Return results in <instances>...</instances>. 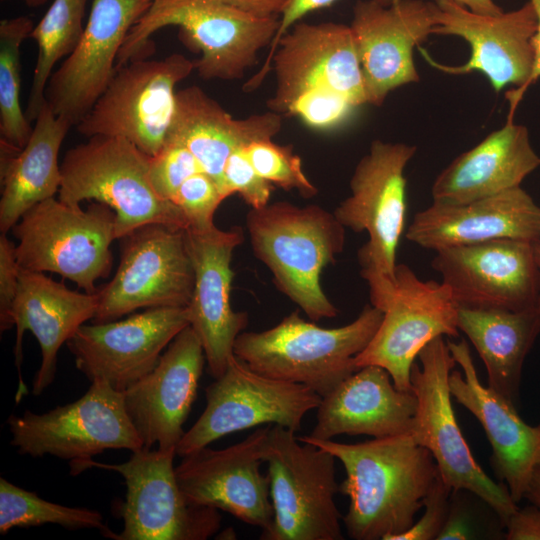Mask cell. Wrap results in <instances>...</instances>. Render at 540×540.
Returning a JSON list of instances; mask_svg holds the SVG:
<instances>
[{
  "instance_id": "obj_36",
  "label": "cell",
  "mask_w": 540,
  "mask_h": 540,
  "mask_svg": "<svg viewBox=\"0 0 540 540\" xmlns=\"http://www.w3.org/2000/svg\"><path fill=\"white\" fill-rule=\"evenodd\" d=\"M244 153L256 172L285 190H296L304 198L318 193L306 177L301 158L291 145L282 146L272 140L252 142L244 147Z\"/></svg>"
},
{
  "instance_id": "obj_43",
  "label": "cell",
  "mask_w": 540,
  "mask_h": 540,
  "mask_svg": "<svg viewBox=\"0 0 540 540\" xmlns=\"http://www.w3.org/2000/svg\"><path fill=\"white\" fill-rule=\"evenodd\" d=\"M337 0H290L279 18V28L271 43L270 50L262 68L248 80L244 90L256 89L264 80L271 68L272 58L280 38L305 15L332 5ZM383 5H391L399 0H375Z\"/></svg>"
},
{
  "instance_id": "obj_48",
  "label": "cell",
  "mask_w": 540,
  "mask_h": 540,
  "mask_svg": "<svg viewBox=\"0 0 540 540\" xmlns=\"http://www.w3.org/2000/svg\"><path fill=\"white\" fill-rule=\"evenodd\" d=\"M537 14V30L533 37V46H534V66L532 74L529 80V85L540 78V0H529Z\"/></svg>"
},
{
  "instance_id": "obj_1",
  "label": "cell",
  "mask_w": 540,
  "mask_h": 540,
  "mask_svg": "<svg viewBox=\"0 0 540 540\" xmlns=\"http://www.w3.org/2000/svg\"><path fill=\"white\" fill-rule=\"evenodd\" d=\"M332 454L344 466L339 492L349 498L343 517L354 540H392L408 530L439 475L431 453L410 431L360 443L298 437Z\"/></svg>"
},
{
  "instance_id": "obj_37",
  "label": "cell",
  "mask_w": 540,
  "mask_h": 540,
  "mask_svg": "<svg viewBox=\"0 0 540 540\" xmlns=\"http://www.w3.org/2000/svg\"><path fill=\"white\" fill-rule=\"evenodd\" d=\"M201 171L195 156L183 144L171 139L150 157L151 183L159 196L171 202L180 186Z\"/></svg>"
},
{
  "instance_id": "obj_35",
  "label": "cell",
  "mask_w": 540,
  "mask_h": 540,
  "mask_svg": "<svg viewBox=\"0 0 540 540\" xmlns=\"http://www.w3.org/2000/svg\"><path fill=\"white\" fill-rule=\"evenodd\" d=\"M43 524H58L71 530L97 529L108 538L113 533L96 510L49 502L0 478V533Z\"/></svg>"
},
{
  "instance_id": "obj_19",
  "label": "cell",
  "mask_w": 540,
  "mask_h": 540,
  "mask_svg": "<svg viewBox=\"0 0 540 540\" xmlns=\"http://www.w3.org/2000/svg\"><path fill=\"white\" fill-rule=\"evenodd\" d=\"M188 325L186 307L149 308L124 319L84 324L66 344L90 381L103 380L124 392L154 369Z\"/></svg>"
},
{
  "instance_id": "obj_26",
  "label": "cell",
  "mask_w": 540,
  "mask_h": 540,
  "mask_svg": "<svg viewBox=\"0 0 540 540\" xmlns=\"http://www.w3.org/2000/svg\"><path fill=\"white\" fill-rule=\"evenodd\" d=\"M408 241L425 249L497 239L540 240V206L521 186L460 204L432 202L407 228Z\"/></svg>"
},
{
  "instance_id": "obj_24",
  "label": "cell",
  "mask_w": 540,
  "mask_h": 540,
  "mask_svg": "<svg viewBox=\"0 0 540 540\" xmlns=\"http://www.w3.org/2000/svg\"><path fill=\"white\" fill-rule=\"evenodd\" d=\"M206 361L202 343L188 325L171 341L157 365L123 392L127 414L144 448L175 449L197 396Z\"/></svg>"
},
{
  "instance_id": "obj_8",
  "label": "cell",
  "mask_w": 540,
  "mask_h": 540,
  "mask_svg": "<svg viewBox=\"0 0 540 540\" xmlns=\"http://www.w3.org/2000/svg\"><path fill=\"white\" fill-rule=\"evenodd\" d=\"M411 369L417 410L410 433L432 455L440 477L454 491L482 500L504 527L518 509L505 484L493 481L474 459L456 421L449 376L457 365L444 336L429 342Z\"/></svg>"
},
{
  "instance_id": "obj_42",
  "label": "cell",
  "mask_w": 540,
  "mask_h": 540,
  "mask_svg": "<svg viewBox=\"0 0 540 540\" xmlns=\"http://www.w3.org/2000/svg\"><path fill=\"white\" fill-rule=\"evenodd\" d=\"M20 267L16 258V245L2 233L0 236V329H10L12 307L19 287Z\"/></svg>"
},
{
  "instance_id": "obj_4",
  "label": "cell",
  "mask_w": 540,
  "mask_h": 540,
  "mask_svg": "<svg viewBox=\"0 0 540 540\" xmlns=\"http://www.w3.org/2000/svg\"><path fill=\"white\" fill-rule=\"evenodd\" d=\"M382 318L383 311L367 304L351 323L324 328L294 311L272 328L240 333L233 354L264 376L305 385L324 397L357 370L354 358Z\"/></svg>"
},
{
  "instance_id": "obj_2",
  "label": "cell",
  "mask_w": 540,
  "mask_h": 540,
  "mask_svg": "<svg viewBox=\"0 0 540 540\" xmlns=\"http://www.w3.org/2000/svg\"><path fill=\"white\" fill-rule=\"evenodd\" d=\"M246 228L254 255L273 275L276 288L316 322L337 316L320 283L345 246V227L319 205L287 201L249 210Z\"/></svg>"
},
{
  "instance_id": "obj_49",
  "label": "cell",
  "mask_w": 540,
  "mask_h": 540,
  "mask_svg": "<svg viewBox=\"0 0 540 540\" xmlns=\"http://www.w3.org/2000/svg\"><path fill=\"white\" fill-rule=\"evenodd\" d=\"M524 498L540 507V456L533 467Z\"/></svg>"
},
{
  "instance_id": "obj_18",
  "label": "cell",
  "mask_w": 540,
  "mask_h": 540,
  "mask_svg": "<svg viewBox=\"0 0 540 540\" xmlns=\"http://www.w3.org/2000/svg\"><path fill=\"white\" fill-rule=\"evenodd\" d=\"M533 243L497 239L435 251L432 268L458 307L523 311L534 309L540 270Z\"/></svg>"
},
{
  "instance_id": "obj_3",
  "label": "cell",
  "mask_w": 540,
  "mask_h": 540,
  "mask_svg": "<svg viewBox=\"0 0 540 540\" xmlns=\"http://www.w3.org/2000/svg\"><path fill=\"white\" fill-rule=\"evenodd\" d=\"M416 150L406 143L372 141L354 169L350 195L333 212L345 228L368 234L357 260L369 286L371 305L381 311L395 288L396 254L407 212L404 171Z\"/></svg>"
},
{
  "instance_id": "obj_52",
  "label": "cell",
  "mask_w": 540,
  "mask_h": 540,
  "mask_svg": "<svg viewBox=\"0 0 540 540\" xmlns=\"http://www.w3.org/2000/svg\"><path fill=\"white\" fill-rule=\"evenodd\" d=\"M152 1H156V0H152Z\"/></svg>"
},
{
  "instance_id": "obj_12",
  "label": "cell",
  "mask_w": 540,
  "mask_h": 540,
  "mask_svg": "<svg viewBox=\"0 0 540 540\" xmlns=\"http://www.w3.org/2000/svg\"><path fill=\"white\" fill-rule=\"evenodd\" d=\"M7 424L11 445L31 457L52 455L65 460L91 459L107 449H142L143 442L125 408L123 392L93 380L76 401L46 413L26 410Z\"/></svg>"
},
{
  "instance_id": "obj_10",
  "label": "cell",
  "mask_w": 540,
  "mask_h": 540,
  "mask_svg": "<svg viewBox=\"0 0 540 540\" xmlns=\"http://www.w3.org/2000/svg\"><path fill=\"white\" fill-rule=\"evenodd\" d=\"M120 464L92 459L70 461L71 473L97 467L119 473L127 491L122 505L123 530L115 540H206L220 528L219 510L191 504L181 491L173 465L175 449L142 448Z\"/></svg>"
},
{
  "instance_id": "obj_30",
  "label": "cell",
  "mask_w": 540,
  "mask_h": 540,
  "mask_svg": "<svg viewBox=\"0 0 540 540\" xmlns=\"http://www.w3.org/2000/svg\"><path fill=\"white\" fill-rule=\"evenodd\" d=\"M281 126L282 116L273 111L234 119L200 87L192 85L176 92L167 139L183 144L224 194L223 169L230 154L252 142L272 140Z\"/></svg>"
},
{
  "instance_id": "obj_34",
  "label": "cell",
  "mask_w": 540,
  "mask_h": 540,
  "mask_svg": "<svg viewBox=\"0 0 540 540\" xmlns=\"http://www.w3.org/2000/svg\"><path fill=\"white\" fill-rule=\"evenodd\" d=\"M33 28L26 16L0 22V135L18 149L25 147L33 131L20 104V49Z\"/></svg>"
},
{
  "instance_id": "obj_15",
  "label": "cell",
  "mask_w": 540,
  "mask_h": 540,
  "mask_svg": "<svg viewBox=\"0 0 540 540\" xmlns=\"http://www.w3.org/2000/svg\"><path fill=\"white\" fill-rule=\"evenodd\" d=\"M392 298L373 338L354 358L358 370L384 368L396 388L412 392L411 369L420 351L439 336L458 337L456 305L442 281H423L405 264H397Z\"/></svg>"
},
{
  "instance_id": "obj_6",
  "label": "cell",
  "mask_w": 540,
  "mask_h": 540,
  "mask_svg": "<svg viewBox=\"0 0 540 540\" xmlns=\"http://www.w3.org/2000/svg\"><path fill=\"white\" fill-rule=\"evenodd\" d=\"M150 157L122 137H88L69 149L60 163L58 199L73 206L84 200L109 206L116 215L117 239L153 223L186 229L180 208L155 191Z\"/></svg>"
},
{
  "instance_id": "obj_17",
  "label": "cell",
  "mask_w": 540,
  "mask_h": 540,
  "mask_svg": "<svg viewBox=\"0 0 540 540\" xmlns=\"http://www.w3.org/2000/svg\"><path fill=\"white\" fill-rule=\"evenodd\" d=\"M272 65L276 88L267 106L281 116L299 96L309 92H335L356 107L367 104L350 26L297 22L278 41Z\"/></svg>"
},
{
  "instance_id": "obj_16",
  "label": "cell",
  "mask_w": 540,
  "mask_h": 540,
  "mask_svg": "<svg viewBox=\"0 0 540 540\" xmlns=\"http://www.w3.org/2000/svg\"><path fill=\"white\" fill-rule=\"evenodd\" d=\"M437 24L432 35H453L470 46L468 60L458 66L438 63L423 53L433 67L449 74L481 72L499 92L508 85L518 88L509 93L511 110L529 86L534 66L533 37L537 14L530 1L520 8L498 15L472 12L453 0H434Z\"/></svg>"
},
{
  "instance_id": "obj_51",
  "label": "cell",
  "mask_w": 540,
  "mask_h": 540,
  "mask_svg": "<svg viewBox=\"0 0 540 540\" xmlns=\"http://www.w3.org/2000/svg\"><path fill=\"white\" fill-rule=\"evenodd\" d=\"M48 0H24L26 5L30 7H39L43 4H45Z\"/></svg>"
},
{
  "instance_id": "obj_28",
  "label": "cell",
  "mask_w": 540,
  "mask_h": 540,
  "mask_svg": "<svg viewBox=\"0 0 540 540\" xmlns=\"http://www.w3.org/2000/svg\"><path fill=\"white\" fill-rule=\"evenodd\" d=\"M417 398L396 388L387 370L359 368L321 398L309 437L331 440L338 435L382 438L411 430Z\"/></svg>"
},
{
  "instance_id": "obj_50",
  "label": "cell",
  "mask_w": 540,
  "mask_h": 540,
  "mask_svg": "<svg viewBox=\"0 0 540 540\" xmlns=\"http://www.w3.org/2000/svg\"><path fill=\"white\" fill-rule=\"evenodd\" d=\"M533 248H534L535 261H536L537 266H538V268L540 270V240L535 241L533 243ZM536 309H537V312H538V314L540 316V293H539Z\"/></svg>"
},
{
  "instance_id": "obj_25",
  "label": "cell",
  "mask_w": 540,
  "mask_h": 540,
  "mask_svg": "<svg viewBox=\"0 0 540 540\" xmlns=\"http://www.w3.org/2000/svg\"><path fill=\"white\" fill-rule=\"evenodd\" d=\"M447 344L461 368L453 369L449 376L452 398L472 413L483 427L492 448V468L518 504L524 498L540 456V424L526 423L515 404L480 382L465 339L447 340Z\"/></svg>"
},
{
  "instance_id": "obj_32",
  "label": "cell",
  "mask_w": 540,
  "mask_h": 540,
  "mask_svg": "<svg viewBox=\"0 0 540 540\" xmlns=\"http://www.w3.org/2000/svg\"><path fill=\"white\" fill-rule=\"evenodd\" d=\"M71 127L45 101L27 144L0 173L1 233L12 230L26 211L59 191L62 176L58 155Z\"/></svg>"
},
{
  "instance_id": "obj_31",
  "label": "cell",
  "mask_w": 540,
  "mask_h": 540,
  "mask_svg": "<svg viewBox=\"0 0 540 540\" xmlns=\"http://www.w3.org/2000/svg\"><path fill=\"white\" fill-rule=\"evenodd\" d=\"M457 326L481 357L487 372V386L516 405L523 363L540 333L537 309L458 307Z\"/></svg>"
},
{
  "instance_id": "obj_5",
  "label": "cell",
  "mask_w": 540,
  "mask_h": 540,
  "mask_svg": "<svg viewBox=\"0 0 540 540\" xmlns=\"http://www.w3.org/2000/svg\"><path fill=\"white\" fill-rule=\"evenodd\" d=\"M279 23L278 17L258 18L221 0H156L126 36L116 69L147 56L153 33L177 26L180 39L200 52L194 67L201 78L240 79L271 45Z\"/></svg>"
},
{
  "instance_id": "obj_40",
  "label": "cell",
  "mask_w": 540,
  "mask_h": 540,
  "mask_svg": "<svg viewBox=\"0 0 540 540\" xmlns=\"http://www.w3.org/2000/svg\"><path fill=\"white\" fill-rule=\"evenodd\" d=\"M275 185L261 177L244 153L236 149L227 158L223 169V191L226 197L237 193L253 209L269 203Z\"/></svg>"
},
{
  "instance_id": "obj_11",
  "label": "cell",
  "mask_w": 540,
  "mask_h": 540,
  "mask_svg": "<svg viewBox=\"0 0 540 540\" xmlns=\"http://www.w3.org/2000/svg\"><path fill=\"white\" fill-rule=\"evenodd\" d=\"M195 69L180 53L138 58L116 69L108 86L76 125L80 134L122 137L149 156L165 145L176 105V86Z\"/></svg>"
},
{
  "instance_id": "obj_13",
  "label": "cell",
  "mask_w": 540,
  "mask_h": 540,
  "mask_svg": "<svg viewBox=\"0 0 540 540\" xmlns=\"http://www.w3.org/2000/svg\"><path fill=\"white\" fill-rule=\"evenodd\" d=\"M205 394L204 411L177 445L180 457L259 425H280L296 432L306 413L317 409L322 398L305 385L264 376L234 354Z\"/></svg>"
},
{
  "instance_id": "obj_29",
  "label": "cell",
  "mask_w": 540,
  "mask_h": 540,
  "mask_svg": "<svg viewBox=\"0 0 540 540\" xmlns=\"http://www.w3.org/2000/svg\"><path fill=\"white\" fill-rule=\"evenodd\" d=\"M540 166L526 126L508 122L463 152L435 178L432 202L460 204L521 186Z\"/></svg>"
},
{
  "instance_id": "obj_46",
  "label": "cell",
  "mask_w": 540,
  "mask_h": 540,
  "mask_svg": "<svg viewBox=\"0 0 540 540\" xmlns=\"http://www.w3.org/2000/svg\"><path fill=\"white\" fill-rule=\"evenodd\" d=\"M222 2L258 18L281 15L290 0H221Z\"/></svg>"
},
{
  "instance_id": "obj_33",
  "label": "cell",
  "mask_w": 540,
  "mask_h": 540,
  "mask_svg": "<svg viewBox=\"0 0 540 540\" xmlns=\"http://www.w3.org/2000/svg\"><path fill=\"white\" fill-rule=\"evenodd\" d=\"M88 0H53L45 15L34 26L30 37L38 46L32 85L25 111L35 121L45 103V89L58 61L72 53L85 26L83 18Z\"/></svg>"
},
{
  "instance_id": "obj_27",
  "label": "cell",
  "mask_w": 540,
  "mask_h": 540,
  "mask_svg": "<svg viewBox=\"0 0 540 540\" xmlns=\"http://www.w3.org/2000/svg\"><path fill=\"white\" fill-rule=\"evenodd\" d=\"M98 306V292H78L44 273L20 270L19 287L11 313L16 327L14 355L19 374L17 403L27 394L21 373L25 331L34 335L41 349V365L32 388L34 395H40L54 381L59 349L86 321L93 320Z\"/></svg>"
},
{
  "instance_id": "obj_14",
  "label": "cell",
  "mask_w": 540,
  "mask_h": 540,
  "mask_svg": "<svg viewBox=\"0 0 540 540\" xmlns=\"http://www.w3.org/2000/svg\"><path fill=\"white\" fill-rule=\"evenodd\" d=\"M122 240L117 271L97 291L93 323L117 320L138 309L187 307L195 274L185 229L153 223Z\"/></svg>"
},
{
  "instance_id": "obj_21",
  "label": "cell",
  "mask_w": 540,
  "mask_h": 540,
  "mask_svg": "<svg viewBox=\"0 0 540 540\" xmlns=\"http://www.w3.org/2000/svg\"><path fill=\"white\" fill-rule=\"evenodd\" d=\"M437 6L423 0L383 5L358 0L350 25L364 77L367 104L380 106L398 87L419 82L414 48L432 35Z\"/></svg>"
},
{
  "instance_id": "obj_20",
  "label": "cell",
  "mask_w": 540,
  "mask_h": 540,
  "mask_svg": "<svg viewBox=\"0 0 540 540\" xmlns=\"http://www.w3.org/2000/svg\"><path fill=\"white\" fill-rule=\"evenodd\" d=\"M271 425L258 428L242 441L223 449L204 447L175 467L187 501L232 514L240 521L267 530L274 518L270 482L260 471Z\"/></svg>"
},
{
  "instance_id": "obj_45",
  "label": "cell",
  "mask_w": 540,
  "mask_h": 540,
  "mask_svg": "<svg viewBox=\"0 0 540 540\" xmlns=\"http://www.w3.org/2000/svg\"><path fill=\"white\" fill-rule=\"evenodd\" d=\"M470 516L461 499L451 495L449 513L437 540H465L473 538Z\"/></svg>"
},
{
  "instance_id": "obj_38",
  "label": "cell",
  "mask_w": 540,
  "mask_h": 540,
  "mask_svg": "<svg viewBox=\"0 0 540 540\" xmlns=\"http://www.w3.org/2000/svg\"><path fill=\"white\" fill-rule=\"evenodd\" d=\"M224 199L216 180L201 171L180 186L172 202L186 217L187 228H207L214 225L215 211Z\"/></svg>"
},
{
  "instance_id": "obj_23",
  "label": "cell",
  "mask_w": 540,
  "mask_h": 540,
  "mask_svg": "<svg viewBox=\"0 0 540 540\" xmlns=\"http://www.w3.org/2000/svg\"><path fill=\"white\" fill-rule=\"evenodd\" d=\"M185 235L195 274L186 307L189 325L202 343L208 372L216 379L226 370L235 340L248 324V314L234 311L230 301L234 276L231 260L244 240V232L240 226L222 230L214 224L187 228Z\"/></svg>"
},
{
  "instance_id": "obj_22",
  "label": "cell",
  "mask_w": 540,
  "mask_h": 540,
  "mask_svg": "<svg viewBox=\"0 0 540 540\" xmlns=\"http://www.w3.org/2000/svg\"><path fill=\"white\" fill-rule=\"evenodd\" d=\"M152 0H93L82 37L50 76L45 101L52 112L76 126L104 92L131 28Z\"/></svg>"
},
{
  "instance_id": "obj_39",
  "label": "cell",
  "mask_w": 540,
  "mask_h": 540,
  "mask_svg": "<svg viewBox=\"0 0 540 540\" xmlns=\"http://www.w3.org/2000/svg\"><path fill=\"white\" fill-rule=\"evenodd\" d=\"M346 97L335 92H309L299 96L286 115L298 117L308 127L331 131L344 124L355 109Z\"/></svg>"
},
{
  "instance_id": "obj_7",
  "label": "cell",
  "mask_w": 540,
  "mask_h": 540,
  "mask_svg": "<svg viewBox=\"0 0 540 540\" xmlns=\"http://www.w3.org/2000/svg\"><path fill=\"white\" fill-rule=\"evenodd\" d=\"M12 233L21 270L56 273L95 293L112 269L116 215L106 204L95 201L84 210L52 197L26 211Z\"/></svg>"
},
{
  "instance_id": "obj_47",
  "label": "cell",
  "mask_w": 540,
  "mask_h": 540,
  "mask_svg": "<svg viewBox=\"0 0 540 540\" xmlns=\"http://www.w3.org/2000/svg\"><path fill=\"white\" fill-rule=\"evenodd\" d=\"M468 10L483 15H498L503 12L494 0H453Z\"/></svg>"
},
{
  "instance_id": "obj_44",
  "label": "cell",
  "mask_w": 540,
  "mask_h": 540,
  "mask_svg": "<svg viewBox=\"0 0 540 540\" xmlns=\"http://www.w3.org/2000/svg\"><path fill=\"white\" fill-rule=\"evenodd\" d=\"M504 527L507 540H540V507L532 503L518 507Z\"/></svg>"
},
{
  "instance_id": "obj_9",
  "label": "cell",
  "mask_w": 540,
  "mask_h": 540,
  "mask_svg": "<svg viewBox=\"0 0 540 540\" xmlns=\"http://www.w3.org/2000/svg\"><path fill=\"white\" fill-rule=\"evenodd\" d=\"M300 443L294 431L271 425L263 460L274 518L260 539L341 540L336 458L311 443Z\"/></svg>"
},
{
  "instance_id": "obj_41",
  "label": "cell",
  "mask_w": 540,
  "mask_h": 540,
  "mask_svg": "<svg viewBox=\"0 0 540 540\" xmlns=\"http://www.w3.org/2000/svg\"><path fill=\"white\" fill-rule=\"evenodd\" d=\"M452 492L453 489L438 475L424 500L421 518L392 540H437L449 513Z\"/></svg>"
}]
</instances>
